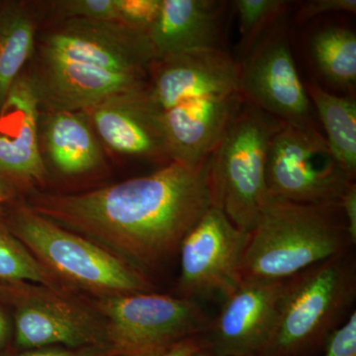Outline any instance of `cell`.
<instances>
[{"label":"cell","instance_id":"1","mask_svg":"<svg viewBox=\"0 0 356 356\" xmlns=\"http://www.w3.org/2000/svg\"><path fill=\"white\" fill-rule=\"evenodd\" d=\"M32 210L86 236L140 270L161 268L212 206L208 161L166 163L145 177L79 194L35 192Z\"/></svg>","mask_w":356,"mask_h":356},{"label":"cell","instance_id":"2","mask_svg":"<svg viewBox=\"0 0 356 356\" xmlns=\"http://www.w3.org/2000/svg\"><path fill=\"white\" fill-rule=\"evenodd\" d=\"M353 248L339 203L302 204L269 196L248 233L241 276L286 280Z\"/></svg>","mask_w":356,"mask_h":356},{"label":"cell","instance_id":"3","mask_svg":"<svg viewBox=\"0 0 356 356\" xmlns=\"http://www.w3.org/2000/svg\"><path fill=\"white\" fill-rule=\"evenodd\" d=\"M355 248L286 280L273 337L262 356H318L355 312Z\"/></svg>","mask_w":356,"mask_h":356},{"label":"cell","instance_id":"4","mask_svg":"<svg viewBox=\"0 0 356 356\" xmlns=\"http://www.w3.org/2000/svg\"><path fill=\"white\" fill-rule=\"evenodd\" d=\"M7 228L65 287L95 297L154 291L145 271L28 205L14 210Z\"/></svg>","mask_w":356,"mask_h":356},{"label":"cell","instance_id":"5","mask_svg":"<svg viewBox=\"0 0 356 356\" xmlns=\"http://www.w3.org/2000/svg\"><path fill=\"white\" fill-rule=\"evenodd\" d=\"M284 122L243 100L208 159L212 206L250 233L269 197V147Z\"/></svg>","mask_w":356,"mask_h":356},{"label":"cell","instance_id":"6","mask_svg":"<svg viewBox=\"0 0 356 356\" xmlns=\"http://www.w3.org/2000/svg\"><path fill=\"white\" fill-rule=\"evenodd\" d=\"M92 309L113 356H159L202 336L210 318L193 299L156 292L95 297Z\"/></svg>","mask_w":356,"mask_h":356},{"label":"cell","instance_id":"7","mask_svg":"<svg viewBox=\"0 0 356 356\" xmlns=\"http://www.w3.org/2000/svg\"><path fill=\"white\" fill-rule=\"evenodd\" d=\"M353 179L315 129L283 123L266 165L269 196L302 204L339 203Z\"/></svg>","mask_w":356,"mask_h":356},{"label":"cell","instance_id":"8","mask_svg":"<svg viewBox=\"0 0 356 356\" xmlns=\"http://www.w3.org/2000/svg\"><path fill=\"white\" fill-rule=\"evenodd\" d=\"M238 63L243 100L284 123L318 130L315 110L293 57L286 14Z\"/></svg>","mask_w":356,"mask_h":356},{"label":"cell","instance_id":"9","mask_svg":"<svg viewBox=\"0 0 356 356\" xmlns=\"http://www.w3.org/2000/svg\"><path fill=\"white\" fill-rule=\"evenodd\" d=\"M39 57L149 77L156 56L146 30L117 20L65 18L44 33Z\"/></svg>","mask_w":356,"mask_h":356},{"label":"cell","instance_id":"10","mask_svg":"<svg viewBox=\"0 0 356 356\" xmlns=\"http://www.w3.org/2000/svg\"><path fill=\"white\" fill-rule=\"evenodd\" d=\"M248 233L211 206L180 245L179 297H226L242 281L241 266Z\"/></svg>","mask_w":356,"mask_h":356},{"label":"cell","instance_id":"11","mask_svg":"<svg viewBox=\"0 0 356 356\" xmlns=\"http://www.w3.org/2000/svg\"><path fill=\"white\" fill-rule=\"evenodd\" d=\"M17 346L25 350L106 346L100 318L67 292L33 283H11Z\"/></svg>","mask_w":356,"mask_h":356},{"label":"cell","instance_id":"12","mask_svg":"<svg viewBox=\"0 0 356 356\" xmlns=\"http://www.w3.org/2000/svg\"><path fill=\"white\" fill-rule=\"evenodd\" d=\"M286 280H242L209 321L202 334L206 350L215 356H262L275 329Z\"/></svg>","mask_w":356,"mask_h":356},{"label":"cell","instance_id":"13","mask_svg":"<svg viewBox=\"0 0 356 356\" xmlns=\"http://www.w3.org/2000/svg\"><path fill=\"white\" fill-rule=\"evenodd\" d=\"M31 76L40 107L83 112L112 96L146 88L149 77L39 57Z\"/></svg>","mask_w":356,"mask_h":356},{"label":"cell","instance_id":"14","mask_svg":"<svg viewBox=\"0 0 356 356\" xmlns=\"http://www.w3.org/2000/svg\"><path fill=\"white\" fill-rule=\"evenodd\" d=\"M238 60L225 50H195L156 60L147 95L159 113L201 96L238 91Z\"/></svg>","mask_w":356,"mask_h":356},{"label":"cell","instance_id":"15","mask_svg":"<svg viewBox=\"0 0 356 356\" xmlns=\"http://www.w3.org/2000/svg\"><path fill=\"white\" fill-rule=\"evenodd\" d=\"M47 170L40 145V103L30 74L22 72L0 107V177L34 188Z\"/></svg>","mask_w":356,"mask_h":356},{"label":"cell","instance_id":"16","mask_svg":"<svg viewBox=\"0 0 356 356\" xmlns=\"http://www.w3.org/2000/svg\"><path fill=\"white\" fill-rule=\"evenodd\" d=\"M147 88L112 96L83 112L98 139L115 153L170 163L161 113Z\"/></svg>","mask_w":356,"mask_h":356},{"label":"cell","instance_id":"17","mask_svg":"<svg viewBox=\"0 0 356 356\" xmlns=\"http://www.w3.org/2000/svg\"><path fill=\"white\" fill-rule=\"evenodd\" d=\"M227 2L161 0L158 17L147 29L156 60L195 50H225L222 30Z\"/></svg>","mask_w":356,"mask_h":356},{"label":"cell","instance_id":"18","mask_svg":"<svg viewBox=\"0 0 356 356\" xmlns=\"http://www.w3.org/2000/svg\"><path fill=\"white\" fill-rule=\"evenodd\" d=\"M41 131L47 156L62 175H84L102 165L99 139L86 112L48 111Z\"/></svg>","mask_w":356,"mask_h":356},{"label":"cell","instance_id":"19","mask_svg":"<svg viewBox=\"0 0 356 356\" xmlns=\"http://www.w3.org/2000/svg\"><path fill=\"white\" fill-rule=\"evenodd\" d=\"M36 31L37 17L29 4H0V107L32 57Z\"/></svg>","mask_w":356,"mask_h":356},{"label":"cell","instance_id":"20","mask_svg":"<svg viewBox=\"0 0 356 356\" xmlns=\"http://www.w3.org/2000/svg\"><path fill=\"white\" fill-rule=\"evenodd\" d=\"M307 93L334 158L355 180L356 175V102L350 96L329 92L317 81L305 83Z\"/></svg>","mask_w":356,"mask_h":356},{"label":"cell","instance_id":"21","mask_svg":"<svg viewBox=\"0 0 356 356\" xmlns=\"http://www.w3.org/2000/svg\"><path fill=\"white\" fill-rule=\"evenodd\" d=\"M312 62L327 83L350 89L356 83V36L353 30L330 25L309 40Z\"/></svg>","mask_w":356,"mask_h":356},{"label":"cell","instance_id":"22","mask_svg":"<svg viewBox=\"0 0 356 356\" xmlns=\"http://www.w3.org/2000/svg\"><path fill=\"white\" fill-rule=\"evenodd\" d=\"M0 281L8 284L33 283L60 292H67L69 289L42 266L2 222H0Z\"/></svg>","mask_w":356,"mask_h":356},{"label":"cell","instance_id":"23","mask_svg":"<svg viewBox=\"0 0 356 356\" xmlns=\"http://www.w3.org/2000/svg\"><path fill=\"white\" fill-rule=\"evenodd\" d=\"M289 2L284 0H235L233 2L240 25L241 58L247 55L269 28L286 14Z\"/></svg>","mask_w":356,"mask_h":356},{"label":"cell","instance_id":"24","mask_svg":"<svg viewBox=\"0 0 356 356\" xmlns=\"http://www.w3.org/2000/svg\"><path fill=\"white\" fill-rule=\"evenodd\" d=\"M50 4L62 19L117 20L115 0H60Z\"/></svg>","mask_w":356,"mask_h":356},{"label":"cell","instance_id":"25","mask_svg":"<svg viewBox=\"0 0 356 356\" xmlns=\"http://www.w3.org/2000/svg\"><path fill=\"white\" fill-rule=\"evenodd\" d=\"M161 3V0H115L117 20L147 31L158 17Z\"/></svg>","mask_w":356,"mask_h":356},{"label":"cell","instance_id":"26","mask_svg":"<svg viewBox=\"0 0 356 356\" xmlns=\"http://www.w3.org/2000/svg\"><path fill=\"white\" fill-rule=\"evenodd\" d=\"M318 356H356V311L332 334Z\"/></svg>","mask_w":356,"mask_h":356},{"label":"cell","instance_id":"27","mask_svg":"<svg viewBox=\"0 0 356 356\" xmlns=\"http://www.w3.org/2000/svg\"><path fill=\"white\" fill-rule=\"evenodd\" d=\"M355 11L356 0H311L300 6L295 20L298 23H305L324 14L355 13Z\"/></svg>","mask_w":356,"mask_h":356},{"label":"cell","instance_id":"28","mask_svg":"<svg viewBox=\"0 0 356 356\" xmlns=\"http://www.w3.org/2000/svg\"><path fill=\"white\" fill-rule=\"evenodd\" d=\"M18 356H113L108 346H95L81 348L50 346V348L28 350Z\"/></svg>","mask_w":356,"mask_h":356},{"label":"cell","instance_id":"29","mask_svg":"<svg viewBox=\"0 0 356 356\" xmlns=\"http://www.w3.org/2000/svg\"><path fill=\"white\" fill-rule=\"evenodd\" d=\"M339 206L343 211L348 236L353 245H356V185L355 182L348 185L343 196L339 199Z\"/></svg>","mask_w":356,"mask_h":356},{"label":"cell","instance_id":"30","mask_svg":"<svg viewBox=\"0 0 356 356\" xmlns=\"http://www.w3.org/2000/svg\"><path fill=\"white\" fill-rule=\"evenodd\" d=\"M203 348H205V344L202 336L193 337L175 344L170 350L159 356H191Z\"/></svg>","mask_w":356,"mask_h":356},{"label":"cell","instance_id":"31","mask_svg":"<svg viewBox=\"0 0 356 356\" xmlns=\"http://www.w3.org/2000/svg\"><path fill=\"white\" fill-rule=\"evenodd\" d=\"M10 336V325L6 313L0 308V348L4 346Z\"/></svg>","mask_w":356,"mask_h":356},{"label":"cell","instance_id":"32","mask_svg":"<svg viewBox=\"0 0 356 356\" xmlns=\"http://www.w3.org/2000/svg\"><path fill=\"white\" fill-rule=\"evenodd\" d=\"M11 196V189L8 182L0 177V205L6 202Z\"/></svg>","mask_w":356,"mask_h":356},{"label":"cell","instance_id":"33","mask_svg":"<svg viewBox=\"0 0 356 356\" xmlns=\"http://www.w3.org/2000/svg\"><path fill=\"white\" fill-rule=\"evenodd\" d=\"M191 356H215L213 355L212 353H210L209 350H206L205 348H201V350H199L196 351V353H194L193 355Z\"/></svg>","mask_w":356,"mask_h":356}]
</instances>
